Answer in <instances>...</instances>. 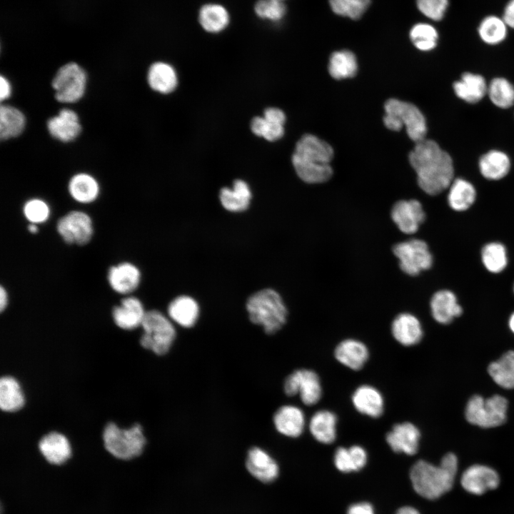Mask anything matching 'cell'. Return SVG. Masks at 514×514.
I'll return each instance as SVG.
<instances>
[{
  "label": "cell",
  "instance_id": "obj_27",
  "mask_svg": "<svg viewBox=\"0 0 514 514\" xmlns=\"http://www.w3.org/2000/svg\"><path fill=\"white\" fill-rule=\"evenodd\" d=\"M456 96L462 100L475 104L487 94L488 86L485 79L480 74L465 72L453 85Z\"/></svg>",
  "mask_w": 514,
  "mask_h": 514
},
{
  "label": "cell",
  "instance_id": "obj_23",
  "mask_svg": "<svg viewBox=\"0 0 514 514\" xmlns=\"http://www.w3.org/2000/svg\"><path fill=\"white\" fill-rule=\"evenodd\" d=\"M393 338L404 346L418 343L423 336L421 323L416 316L408 313L398 314L391 323Z\"/></svg>",
  "mask_w": 514,
  "mask_h": 514
},
{
  "label": "cell",
  "instance_id": "obj_16",
  "mask_svg": "<svg viewBox=\"0 0 514 514\" xmlns=\"http://www.w3.org/2000/svg\"><path fill=\"white\" fill-rule=\"evenodd\" d=\"M500 482L498 474L493 468L483 465H473L463 473L460 483L468 492L481 495L495 489Z\"/></svg>",
  "mask_w": 514,
  "mask_h": 514
},
{
  "label": "cell",
  "instance_id": "obj_41",
  "mask_svg": "<svg viewBox=\"0 0 514 514\" xmlns=\"http://www.w3.org/2000/svg\"><path fill=\"white\" fill-rule=\"evenodd\" d=\"M481 261L490 273H498L507 266L508 258L505 246L499 242H490L481 250Z\"/></svg>",
  "mask_w": 514,
  "mask_h": 514
},
{
  "label": "cell",
  "instance_id": "obj_53",
  "mask_svg": "<svg viewBox=\"0 0 514 514\" xmlns=\"http://www.w3.org/2000/svg\"><path fill=\"white\" fill-rule=\"evenodd\" d=\"M395 514H420L419 512L414 508L410 506H405L400 508Z\"/></svg>",
  "mask_w": 514,
  "mask_h": 514
},
{
  "label": "cell",
  "instance_id": "obj_51",
  "mask_svg": "<svg viewBox=\"0 0 514 514\" xmlns=\"http://www.w3.org/2000/svg\"><path fill=\"white\" fill-rule=\"evenodd\" d=\"M503 19L507 26L514 29V0H510L506 5Z\"/></svg>",
  "mask_w": 514,
  "mask_h": 514
},
{
  "label": "cell",
  "instance_id": "obj_4",
  "mask_svg": "<svg viewBox=\"0 0 514 514\" xmlns=\"http://www.w3.org/2000/svg\"><path fill=\"white\" fill-rule=\"evenodd\" d=\"M246 308L250 321L261 326L267 334L275 333L286 323L287 308L281 296L273 289H263L251 295Z\"/></svg>",
  "mask_w": 514,
  "mask_h": 514
},
{
  "label": "cell",
  "instance_id": "obj_52",
  "mask_svg": "<svg viewBox=\"0 0 514 514\" xmlns=\"http://www.w3.org/2000/svg\"><path fill=\"white\" fill-rule=\"evenodd\" d=\"M9 295L8 292L2 285L0 287V311L3 312L8 306Z\"/></svg>",
  "mask_w": 514,
  "mask_h": 514
},
{
  "label": "cell",
  "instance_id": "obj_42",
  "mask_svg": "<svg viewBox=\"0 0 514 514\" xmlns=\"http://www.w3.org/2000/svg\"><path fill=\"white\" fill-rule=\"evenodd\" d=\"M487 94L496 106L508 109L514 104V85L502 77L493 79L488 86Z\"/></svg>",
  "mask_w": 514,
  "mask_h": 514
},
{
  "label": "cell",
  "instance_id": "obj_49",
  "mask_svg": "<svg viewBox=\"0 0 514 514\" xmlns=\"http://www.w3.org/2000/svg\"><path fill=\"white\" fill-rule=\"evenodd\" d=\"M347 514H375V513L370 503L363 502L351 505Z\"/></svg>",
  "mask_w": 514,
  "mask_h": 514
},
{
  "label": "cell",
  "instance_id": "obj_35",
  "mask_svg": "<svg viewBox=\"0 0 514 514\" xmlns=\"http://www.w3.org/2000/svg\"><path fill=\"white\" fill-rule=\"evenodd\" d=\"M26 118L23 112L15 106L1 104L0 107V138L9 140L17 137L24 131Z\"/></svg>",
  "mask_w": 514,
  "mask_h": 514
},
{
  "label": "cell",
  "instance_id": "obj_48",
  "mask_svg": "<svg viewBox=\"0 0 514 514\" xmlns=\"http://www.w3.org/2000/svg\"><path fill=\"white\" fill-rule=\"evenodd\" d=\"M419 11L426 17L433 20H440L448 6V0H417Z\"/></svg>",
  "mask_w": 514,
  "mask_h": 514
},
{
  "label": "cell",
  "instance_id": "obj_25",
  "mask_svg": "<svg viewBox=\"0 0 514 514\" xmlns=\"http://www.w3.org/2000/svg\"><path fill=\"white\" fill-rule=\"evenodd\" d=\"M334 356L343 366L357 371L362 368L368 361L369 352L363 342L349 338L338 343L335 349Z\"/></svg>",
  "mask_w": 514,
  "mask_h": 514
},
{
  "label": "cell",
  "instance_id": "obj_20",
  "mask_svg": "<svg viewBox=\"0 0 514 514\" xmlns=\"http://www.w3.org/2000/svg\"><path fill=\"white\" fill-rule=\"evenodd\" d=\"M273 424L276 430L287 437L297 438L305 428L306 418L303 411L293 405L280 407L273 415Z\"/></svg>",
  "mask_w": 514,
  "mask_h": 514
},
{
  "label": "cell",
  "instance_id": "obj_19",
  "mask_svg": "<svg viewBox=\"0 0 514 514\" xmlns=\"http://www.w3.org/2000/svg\"><path fill=\"white\" fill-rule=\"evenodd\" d=\"M420 437V433L415 425L404 422L395 425L386 440L394 452L412 455L418 452Z\"/></svg>",
  "mask_w": 514,
  "mask_h": 514
},
{
  "label": "cell",
  "instance_id": "obj_37",
  "mask_svg": "<svg viewBox=\"0 0 514 514\" xmlns=\"http://www.w3.org/2000/svg\"><path fill=\"white\" fill-rule=\"evenodd\" d=\"M198 20L201 27L207 32L218 33L228 25L229 14L220 4H207L201 8Z\"/></svg>",
  "mask_w": 514,
  "mask_h": 514
},
{
  "label": "cell",
  "instance_id": "obj_45",
  "mask_svg": "<svg viewBox=\"0 0 514 514\" xmlns=\"http://www.w3.org/2000/svg\"><path fill=\"white\" fill-rule=\"evenodd\" d=\"M371 0H329L332 11L337 15L358 19L369 6Z\"/></svg>",
  "mask_w": 514,
  "mask_h": 514
},
{
  "label": "cell",
  "instance_id": "obj_26",
  "mask_svg": "<svg viewBox=\"0 0 514 514\" xmlns=\"http://www.w3.org/2000/svg\"><path fill=\"white\" fill-rule=\"evenodd\" d=\"M68 191L72 199L77 203L90 204L98 198L100 186L92 175L81 172L71 177L68 183Z\"/></svg>",
  "mask_w": 514,
  "mask_h": 514
},
{
  "label": "cell",
  "instance_id": "obj_33",
  "mask_svg": "<svg viewBox=\"0 0 514 514\" xmlns=\"http://www.w3.org/2000/svg\"><path fill=\"white\" fill-rule=\"evenodd\" d=\"M147 81L153 91L161 94L173 91L177 85V76L174 69L164 62H156L149 67Z\"/></svg>",
  "mask_w": 514,
  "mask_h": 514
},
{
  "label": "cell",
  "instance_id": "obj_24",
  "mask_svg": "<svg viewBox=\"0 0 514 514\" xmlns=\"http://www.w3.org/2000/svg\"><path fill=\"white\" fill-rule=\"evenodd\" d=\"M351 400L356 410L371 418H378L383 413L384 400L376 388L363 385L356 389Z\"/></svg>",
  "mask_w": 514,
  "mask_h": 514
},
{
  "label": "cell",
  "instance_id": "obj_30",
  "mask_svg": "<svg viewBox=\"0 0 514 514\" xmlns=\"http://www.w3.org/2000/svg\"><path fill=\"white\" fill-rule=\"evenodd\" d=\"M168 313L169 318L179 326L191 328L198 320L199 307L191 297L181 296L169 303Z\"/></svg>",
  "mask_w": 514,
  "mask_h": 514
},
{
  "label": "cell",
  "instance_id": "obj_44",
  "mask_svg": "<svg viewBox=\"0 0 514 514\" xmlns=\"http://www.w3.org/2000/svg\"><path fill=\"white\" fill-rule=\"evenodd\" d=\"M410 38L418 49L428 51L436 46L438 34L432 25L419 23L414 25L410 29Z\"/></svg>",
  "mask_w": 514,
  "mask_h": 514
},
{
  "label": "cell",
  "instance_id": "obj_13",
  "mask_svg": "<svg viewBox=\"0 0 514 514\" xmlns=\"http://www.w3.org/2000/svg\"><path fill=\"white\" fill-rule=\"evenodd\" d=\"M390 216L398 229L405 234L417 232L426 217L422 204L415 199L397 201L392 207Z\"/></svg>",
  "mask_w": 514,
  "mask_h": 514
},
{
  "label": "cell",
  "instance_id": "obj_46",
  "mask_svg": "<svg viewBox=\"0 0 514 514\" xmlns=\"http://www.w3.org/2000/svg\"><path fill=\"white\" fill-rule=\"evenodd\" d=\"M23 215L29 223L41 224L48 221L51 208L46 201L39 198L27 200L23 206Z\"/></svg>",
  "mask_w": 514,
  "mask_h": 514
},
{
  "label": "cell",
  "instance_id": "obj_3",
  "mask_svg": "<svg viewBox=\"0 0 514 514\" xmlns=\"http://www.w3.org/2000/svg\"><path fill=\"white\" fill-rule=\"evenodd\" d=\"M458 470L455 455H445L439 466L420 460L410 468V478L415 491L420 496L433 500L449 491Z\"/></svg>",
  "mask_w": 514,
  "mask_h": 514
},
{
  "label": "cell",
  "instance_id": "obj_6",
  "mask_svg": "<svg viewBox=\"0 0 514 514\" xmlns=\"http://www.w3.org/2000/svg\"><path fill=\"white\" fill-rule=\"evenodd\" d=\"M103 439L107 451L122 460L139 455L146 444V438L139 424H135L128 429H122L110 423L104 428Z\"/></svg>",
  "mask_w": 514,
  "mask_h": 514
},
{
  "label": "cell",
  "instance_id": "obj_39",
  "mask_svg": "<svg viewBox=\"0 0 514 514\" xmlns=\"http://www.w3.org/2000/svg\"><path fill=\"white\" fill-rule=\"evenodd\" d=\"M358 70L356 57L348 50L333 52L328 62V72L335 79L353 77Z\"/></svg>",
  "mask_w": 514,
  "mask_h": 514
},
{
  "label": "cell",
  "instance_id": "obj_38",
  "mask_svg": "<svg viewBox=\"0 0 514 514\" xmlns=\"http://www.w3.org/2000/svg\"><path fill=\"white\" fill-rule=\"evenodd\" d=\"M488 372L493 381L505 389L514 388V351L505 353L499 359L492 362Z\"/></svg>",
  "mask_w": 514,
  "mask_h": 514
},
{
  "label": "cell",
  "instance_id": "obj_43",
  "mask_svg": "<svg viewBox=\"0 0 514 514\" xmlns=\"http://www.w3.org/2000/svg\"><path fill=\"white\" fill-rule=\"evenodd\" d=\"M478 34L485 43L490 45L498 44L506 36L507 25L503 19L489 16L480 22Z\"/></svg>",
  "mask_w": 514,
  "mask_h": 514
},
{
  "label": "cell",
  "instance_id": "obj_28",
  "mask_svg": "<svg viewBox=\"0 0 514 514\" xmlns=\"http://www.w3.org/2000/svg\"><path fill=\"white\" fill-rule=\"evenodd\" d=\"M39 448L48 462L59 465L71 455V447L67 438L61 433L52 432L39 441Z\"/></svg>",
  "mask_w": 514,
  "mask_h": 514
},
{
  "label": "cell",
  "instance_id": "obj_21",
  "mask_svg": "<svg viewBox=\"0 0 514 514\" xmlns=\"http://www.w3.org/2000/svg\"><path fill=\"white\" fill-rule=\"evenodd\" d=\"M285 121V114L281 109L268 108L264 111L263 117L256 116L252 119L251 128L256 136L273 141L283 136Z\"/></svg>",
  "mask_w": 514,
  "mask_h": 514
},
{
  "label": "cell",
  "instance_id": "obj_31",
  "mask_svg": "<svg viewBox=\"0 0 514 514\" xmlns=\"http://www.w3.org/2000/svg\"><path fill=\"white\" fill-rule=\"evenodd\" d=\"M219 198L224 208L232 212H239L248 207L251 192L245 181L238 179L234 181L231 188L226 187L221 189Z\"/></svg>",
  "mask_w": 514,
  "mask_h": 514
},
{
  "label": "cell",
  "instance_id": "obj_15",
  "mask_svg": "<svg viewBox=\"0 0 514 514\" xmlns=\"http://www.w3.org/2000/svg\"><path fill=\"white\" fill-rule=\"evenodd\" d=\"M49 134L55 139L69 143L75 140L81 132V124L78 114L72 109H62L58 114L46 122Z\"/></svg>",
  "mask_w": 514,
  "mask_h": 514
},
{
  "label": "cell",
  "instance_id": "obj_14",
  "mask_svg": "<svg viewBox=\"0 0 514 514\" xmlns=\"http://www.w3.org/2000/svg\"><path fill=\"white\" fill-rule=\"evenodd\" d=\"M106 278L113 291L126 296L131 295L139 286L141 273L139 268L133 263L123 261L109 268Z\"/></svg>",
  "mask_w": 514,
  "mask_h": 514
},
{
  "label": "cell",
  "instance_id": "obj_50",
  "mask_svg": "<svg viewBox=\"0 0 514 514\" xmlns=\"http://www.w3.org/2000/svg\"><path fill=\"white\" fill-rule=\"evenodd\" d=\"M12 88L9 79L4 75L0 77V99L3 102L11 95Z\"/></svg>",
  "mask_w": 514,
  "mask_h": 514
},
{
  "label": "cell",
  "instance_id": "obj_7",
  "mask_svg": "<svg viewBox=\"0 0 514 514\" xmlns=\"http://www.w3.org/2000/svg\"><path fill=\"white\" fill-rule=\"evenodd\" d=\"M143 333L140 343L157 355H163L170 350L175 338L176 329L171 321L157 310L146 311L141 326Z\"/></svg>",
  "mask_w": 514,
  "mask_h": 514
},
{
  "label": "cell",
  "instance_id": "obj_47",
  "mask_svg": "<svg viewBox=\"0 0 514 514\" xmlns=\"http://www.w3.org/2000/svg\"><path fill=\"white\" fill-rule=\"evenodd\" d=\"M254 11L261 19L278 21L285 16L286 9L280 0H258L254 6Z\"/></svg>",
  "mask_w": 514,
  "mask_h": 514
},
{
  "label": "cell",
  "instance_id": "obj_34",
  "mask_svg": "<svg viewBox=\"0 0 514 514\" xmlns=\"http://www.w3.org/2000/svg\"><path fill=\"white\" fill-rule=\"evenodd\" d=\"M448 203L455 211H465L475 202L476 191L468 181L458 178L454 179L449 186Z\"/></svg>",
  "mask_w": 514,
  "mask_h": 514
},
{
  "label": "cell",
  "instance_id": "obj_55",
  "mask_svg": "<svg viewBox=\"0 0 514 514\" xmlns=\"http://www.w3.org/2000/svg\"><path fill=\"white\" fill-rule=\"evenodd\" d=\"M508 325L511 331L514 333V313L511 314L509 318Z\"/></svg>",
  "mask_w": 514,
  "mask_h": 514
},
{
  "label": "cell",
  "instance_id": "obj_8",
  "mask_svg": "<svg viewBox=\"0 0 514 514\" xmlns=\"http://www.w3.org/2000/svg\"><path fill=\"white\" fill-rule=\"evenodd\" d=\"M508 400L500 395L483 398L479 395H473L468 401L465 410L466 420L481 428L497 427L505 423L507 418Z\"/></svg>",
  "mask_w": 514,
  "mask_h": 514
},
{
  "label": "cell",
  "instance_id": "obj_9",
  "mask_svg": "<svg viewBox=\"0 0 514 514\" xmlns=\"http://www.w3.org/2000/svg\"><path fill=\"white\" fill-rule=\"evenodd\" d=\"M86 84V71L75 62L61 66L51 81L56 100L67 104L76 103L84 96Z\"/></svg>",
  "mask_w": 514,
  "mask_h": 514
},
{
  "label": "cell",
  "instance_id": "obj_1",
  "mask_svg": "<svg viewBox=\"0 0 514 514\" xmlns=\"http://www.w3.org/2000/svg\"><path fill=\"white\" fill-rule=\"evenodd\" d=\"M408 157L417 174L418 184L427 194L440 193L454 180L453 160L435 141L425 138L415 143Z\"/></svg>",
  "mask_w": 514,
  "mask_h": 514
},
{
  "label": "cell",
  "instance_id": "obj_2",
  "mask_svg": "<svg viewBox=\"0 0 514 514\" xmlns=\"http://www.w3.org/2000/svg\"><path fill=\"white\" fill-rule=\"evenodd\" d=\"M332 147L312 134L303 136L296 143L292 163L298 177L308 183L327 181L332 176Z\"/></svg>",
  "mask_w": 514,
  "mask_h": 514
},
{
  "label": "cell",
  "instance_id": "obj_10",
  "mask_svg": "<svg viewBox=\"0 0 514 514\" xmlns=\"http://www.w3.org/2000/svg\"><path fill=\"white\" fill-rule=\"evenodd\" d=\"M393 252L399 261L400 269L409 276H417L431 268L433 255L423 240L413 238L394 245Z\"/></svg>",
  "mask_w": 514,
  "mask_h": 514
},
{
  "label": "cell",
  "instance_id": "obj_11",
  "mask_svg": "<svg viewBox=\"0 0 514 514\" xmlns=\"http://www.w3.org/2000/svg\"><path fill=\"white\" fill-rule=\"evenodd\" d=\"M56 229L65 243L79 246L88 244L94 233L91 217L80 210L70 211L60 217Z\"/></svg>",
  "mask_w": 514,
  "mask_h": 514
},
{
  "label": "cell",
  "instance_id": "obj_22",
  "mask_svg": "<svg viewBox=\"0 0 514 514\" xmlns=\"http://www.w3.org/2000/svg\"><path fill=\"white\" fill-rule=\"evenodd\" d=\"M430 308L434 320L441 324L450 323L463 313L455 294L446 289L438 291L433 295Z\"/></svg>",
  "mask_w": 514,
  "mask_h": 514
},
{
  "label": "cell",
  "instance_id": "obj_40",
  "mask_svg": "<svg viewBox=\"0 0 514 514\" xmlns=\"http://www.w3.org/2000/svg\"><path fill=\"white\" fill-rule=\"evenodd\" d=\"M24 403L21 387L17 381L11 376L0 380V408L4 411L13 412L20 409Z\"/></svg>",
  "mask_w": 514,
  "mask_h": 514
},
{
  "label": "cell",
  "instance_id": "obj_18",
  "mask_svg": "<svg viewBox=\"0 0 514 514\" xmlns=\"http://www.w3.org/2000/svg\"><path fill=\"white\" fill-rule=\"evenodd\" d=\"M246 467L251 475L264 483L274 481L278 476L277 462L264 450L251 448L246 459Z\"/></svg>",
  "mask_w": 514,
  "mask_h": 514
},
{
  "label": "cell",
  "instance_id": "obj_12",
  "mask_svg": "<svg viewBox=\"0 0 514 514\" xmlns=\"http://www.w3.org/2000/svg\"><path fill=\"white\" fill-rule=\"evenodd\" d=\"M283 390L288 396L298 395L306 405L317 403L322 395V387L317 373L308 369H298L285 380Z\"/></svg>",
  "mask_w": 514,
  "mask_h": 514
},
{
  "label": "cell",
  "instance_id": "obj_56",
  "mask_svg": "<svg viewBox=\"0 0 514 514\" xmlns=\"http://www.w3.org/2000/svg\"><path fill=\"white\" fill-rule=\"evenodd\" d=\"M513 292H514V284H513Z\"/></svg>",
  "mask_w": 514,
  "mask_h": 514
},
{
  "label": "cell",
  "instance_id": "obj_32",
  "mask_svg": "<svg viewBox=\"0 0 514 514\" xmlns=\"http://www.w3.org/2000/svg\"><path fill=\"white\" fill-rule=\"evenodd\" d=\"M510 168V158L501 151L491 150L483 154L479 160L480 173L488 180L496 181L504 178Z\"/></svg>",
  "mask_w": 514,
  "mask_h": 514
},
{
  "label": "cell",
  "instance_id": "obj_57",
  "mask_svg": "<svg viewBox=\"0 0 514 514\" xmlns=\"http://www.w3.org/2000/svg\"><path fill=\"white\" fill-rule=\"evenodd\" d=\"M280 1H283V0H280Z\"/></svg>",
  "mask_w": 514,
  "mask_h": 514
},
{
  "label": "cell",
  "instance_id": "obj_36",
  "mask_svg": "<svg viewBox=\"0 0 514 514\" xmlns=\"http://www.w3.org/2000/svg\"><path fill=\"white\" fill-rule=\"evenodd\" d=\"M367 453L360 445H352L346 448L336 449L333 461L336 468L343 473H351L362 469L367 463Z\"/></svg>",
  "mask_w": 514,
  "mask_h": 514
},
{
  "label": "cell",
  "instance_id": "obj_17",
  "mask_svg": "<svg viewBox=\"0 0 514 514\" xmlns=\"http://www.w3.org/2000/svg\"><path fill=\"white\" fill-rule=\"evenodd\" d=\"M146 311L141 301L133 296L123 298L112 308L111 316L115 324L124 330H133L141 326Z\"/></svg>",
  "mask_w": 514,
  "mask_h": 514
},
{
  "label": "cell",
  "instance_id": "obj_5",
  "mask_svg": "<svg viewBox=\"0 0 514 514\" xmlns=\"http://www.w3.org/2000/svg\"><path fill=\"white\" fill-rule=\"evenodd\" d=\"M383 123L391 131H400L405 126L409 138L415 143L425 138L427 125L424 115L414 104L395 99H388L384 105Z\"/></svg>",
  "mask_w": 514,
  "mask_h": 514
},
{
  "label": "cell",
  "instance_id": "obj_54",
  "mask_svg": "<svg viewBox=\"0 0 514 514\" xmlns=\"http://www.w3.org/2000/svg\"><path fill=\"white\" fill-rule=\"evenodd\" d=\"M27 230L29 233L36 234L39 231V226L37 224L29 223L27 226Z\"/></svg>",
  "mask_w": 514,
  "mask_h": 514
},
{
  "label": "cell",
  "instance_id": "obj_29",
  "mask_svg": "<svg viewBox=\"0 0 514 514\" xmlns=\"http://www.w3.org/2000/svg\"><path fill=\"white\" fill-rule=\"evenodd\" d=\"M337 421V416L333 412L318 410L310 419V432L317 441L323 444L332 443L336 438Z\"/></svg>",
  "mask_w": 514,
  "mask_h": 514
}]
</instances>
